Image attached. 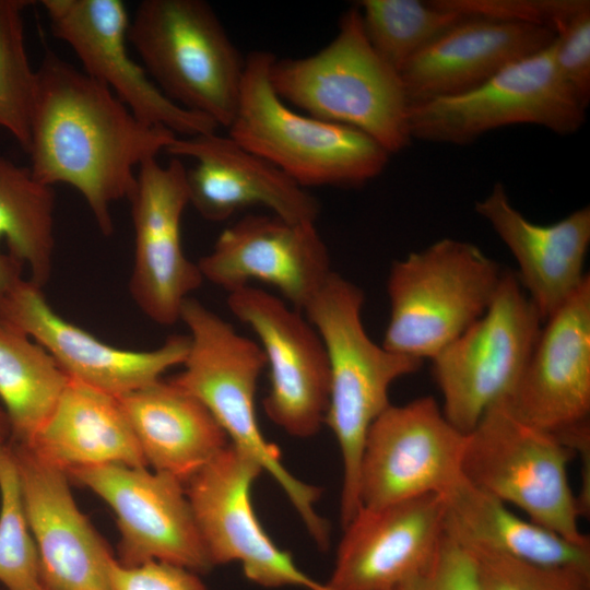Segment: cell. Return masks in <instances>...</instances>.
Returning a JSON list of instances; mask_svg holds the SVG:
<instances>
[{"label":"cell","instance_id":"obj_14","mask_svg":"<svg viewBox=\"0 0 590 590\" xmlns=\"http://www.w3.org/2000/svg\"><path fill=\"white\" fill-rule=\"evenodd\" d=\"M263 472L231 444L186 484L192 514L213 566L237 562L246 578L266 587L328 590L302 571L262 528L251 502Z\"/></svg>","mask_w":590,"mask_h":590},{"label":"cell","instance_id":"obj_38","mask_svg":"<svg viewBox=\"0 0 590 590\" xmlns=\"http://www.w3.org/2000/svg\"><path fill=\"white\" fill-rule=\"evenodd\" d=\"M11 439V427L8 420V416L0 408V445H5Z\"/></svg>","mask_w":590,"mask_h":590},{"label":"cell","instance_id":"obj_31","mask_svg":"<svg viewBox=\"0 0 590 590\" xmlns=\"http://www.w3.org/2000/svg\"><path fill=\"white\" fill-rule=\"evenodd\" d=\"M26 0H0V128L26 152L37 74L24 36Z\"/></svg>","mask_w":590,"mask_h":590},{"label":"cell","instance_id":"obj_7","mask_svg":"<svg viewBox=\"0 0 590 590\" xmlns=\"http://www.w3.org/2000/svg\"><path fill=\"white\" fill-rule=\"evenodd\" d=\"M502 270L476 246L444 238L390 269V317L382 346L418 359L436 356L488 308Z\"/></svg>","mask_w":590,"mask_h":590},{"label":"cell","instance_id":"obj_18","mask_svg":"<svg viewBox=\"0 0 590 590\" xmlns=\"http://www.w3.org/2000/svg\"><path fill=\"white\" fill-rule=\"evenodd\" d=\"M197 263L203 279L228 293L260 281L279 290L300 311L333 272L315 224L274 214L240 219L220 234Z\"/></svg>","mask_w":590,"mask_h":590},{"label":"cell","instance_id":"obj_12","mask_svg":"<svg viewBox=\"0 0 590 590\" xmlns=\"http://www.w3.org/2000/svg\"><path fill=\"white\" fill-rule=\"evenodd\" d=\"M66 473L115 512L120 531L117 560L121 565L158 560L196 574L213 567L184 483L177 477L122 463L73 468Z\"/></svg>","mask_w":590,"mask_h":590},{"label":"cell","instance_id":"obj_11","mask_svg":"<svg viewBox=\"0 0 590 590\" xmlns=\"http://www.w3.org/2000/svg\"><path fill=\"white\" fill-rule=\"evenodd\" d=\"M467 434L433 397L390 404L370 425L358 474L359 505L379 508L430 494L444 495L462 477Z\"/></svg>","mask_w":590,"mask_h":590},{"label":"cell","instance_id":"obj_26","mask_svg":"<svg viewBox=\"0 0 590 590\" xmlns=\"http://www.w3.org/2000/svg\"><path fill=\"white\" fill-rule=\"evenodd\" d=\"M25 447L64 472L106 463L148 465L118 398L71 378Z\"/></svg>","mask_w":590,"mask_h":590},{"label":"cell","instance_id":"obj_20","mask_svg":"<svg viewBox=\"0 0 590 590\" xmlns=\"http://www.w3.org/2000/svg\"><path fill=\"white\" fill-rule=\"evenodd\" d=\"M28 527L39 558L43 590H110L115 557L79 509L67 473L23 445L9 442Z\"/></svg>","mask_w":590,"mask_h":590},{"label":"cell","instance_id":"obj_19","mask_svg":"<svg viewBox=\"0 0 590 590\" xmlns=\"http://www.w3.org/2000/svg\"><path fill=\"white\" fill-rule=\"evenodd\" d=\"M0 319L43 346L69 378L122 397L161 379L184 363L189 335L175 334L152 351H129L106 344L64 320L46 302L42 287L21 279L9 293Z\"/></svg>","mask_w":590,"mask_h":590},{"label":"cell","instance_id":"obj_8","mask_svg":"<svg viewBox=\"0 0 590 590\" xmlns=\"http://www.w3.org/2000/svg\"><path fill=\"white\" fill-rule=\"evenodd\" d=\"M575 453L556 436L523 423L497 402L467 434L462 475L531 521L574 543L590 544L579 527L585 511L569 483Z\"/></svg>","mask_w":590,"mask_h":590},{"label":"cell","instance_id":"obj_21","mask_svg":"<svg viewBox=\"0 0 590 590\" xmlns=\"http://www.w3.org/2000/svg\"><path fill=\"white\" fill-rule=\"evenodd\" d=\"M328 590H392L424 569L445 535V500L424 495L361 506L343 527Z\"/></svg>","mask_w":590,"mask_h":590},{"label":"cell","instance_id":"obj_13","mask_svg":"<svg viewBox=\"0 0 590 590\" xmlns=\"http://www.w3.org/2000/svg\"><path fill=\"white\" fill-rule=\"evenodd\" d=\"M523 423L589 450L590 278L545 322L511 392L502 401Z\"/></svg>","mask_w":590,"mask_h":590},{"label":"cell","instance_id":"obj_16","mask_svg":"<svg viewBox=\"0 0 590 590\" xmlns=\"http://www.w3.org/2000/svg\"><path fill=\"white\" fill-rule=\"evenodd\" d=\"M52 34L68 44L83 71L109 88L142 122L177 137L215 132L209 117L167 98L127 48L130 17L121 0H43Z\"/></svg>","mask_w":590,"mask_h":590},{"label":"cell","instance_id":"obj_5","mask_svg":"<svg viewBox=\"0 0 590 590\" xmlns=\"http://www.w3.org/2000/svg\"><path fill=\"white\" fill-rule=\"evenodd\" d=\"M275 56L255 50L245 58L236 114L228 137L268 161L303 188L355 187L379 176L390 154L364 132L298 114L270 81Z\"/></svg>","mask_w":590,"mask_h":590},{"label":"cell","instance_id":"obj_6","mask_svg":"<svg viewBox=\"0 0 590 590\" xmlns=\"http://www.w3.org/2000/svg\"><path fill=\"white\" fill-rule=\"evenodd\" d=\"M128 40L162 93L228 128L238 106L243 59L203 0H143Z\"/></svg>","mask_w":590,"mask_h":590},{"label":"cell","instance_id":"obj_33","mask_svg":"<svg viewBox=\"0 0 590 590\" xmlns=\"http://www.w3.org/2000/svg\"><path fill=\"white\" fill-rule=\"evenodd\" d=\"M481 590H590V569L551 567L510 557L470 552Z\"/></svg>","mask_w":590,"mask_h":590},{"label":"cell","instance_id":"obj_9","mask_svg":"<svg viewBox=\"0 0 590 590\" xmlns=\"http://www.w3.org/2000/svg\"><path fill=\"white\" fill-rule=\"evenodd\" d=\"M542 323L517 275L504 270L484 315L432 358L442 413L457 429L469 434L492 405L511 392Z\"/></svg>","mask_w":590,"mask_h":590},{"label":"cell","instance_id":"obj_36","mask_svg":"<svg viewBox=\"0 0 590 590\" xmlns=\"http://www.w3.org/2000/svg\"><path fill=\"white\" fill-rule=\"evenodd\" d=\"M392 590H481L472 554L446 533L429 564Z\"/></svg>","mask_w":590,"mask_h":590},{"label":"cell","instance_id":"obj_17","mask_svg":"<svg viewBox=\"0 0 590 590\" xmlns=\"http://www.w3.org/2000/svg\"><path fill=\"white\" fill-rule=\"evenodd\" d=\"M129 201L134 228L131 296L152 321L174 324L185 299L204 280L181 244V217L189 203L186 167L177 157L166 166L156 157L145 160Z\"/></svg>","mask_w":590,"mask_h":590},{"label":"cell","instance_id":"obj_3","mask_svg":"<svg viewBox=\"0 0 590 590\" xmlns=\"http://www.w3.org/2000/svg\"><path fill=\"white\" fill-rule=\"evenodd\" d=\"M363 291L332 272L303 310L326 349L330 388L324 424L334 434L343 462L340 514L346 526L359 509L358 474L367 432L390 405L397 379L417 371L423 361L388 351L366 333Z\"/></svg>","mask_w":590,"mask_h":590},{"label":"cell","instance_id":"obj_1","mask_svg":"<svg viewBox=\"0 0 590 590\" xmlns=\"http://www.w3.org/2000/svg\"><path fill=\"white\" fill-rule=\"evenodd\" d=\"M36 74L26 151L31 173L46 186L76 189L108 236L114 231L110 206L131 199L135 167L177 135L139 120L109 88L51 51Z\"/></svg>","mask_w":590,"mask_h":590},{"label":"cell","instance_id":"obj_2","mask_svg":"<svg viewBox=\"0 0 590 590\" xmlns=\"http://www.w3.org/2000/svg\"><path fill=\"white\" fill-rule=\"evenodd\" d=\"M179 320L189 330L190 344L184 369L170 381L205 405L229 444L272 476L314 541L327 547L329 523L315 509L320 488L302 482L283 465L279 448L266 439L257 421L255 394L266 367L262 349L196 298L185 299Z\"/></svg>","mask_w":590,"mask_h":590},{"label":"cell","instance_id":"obj_35","mask_svg":"<svg viewBox=\"0 0 590 590\" xmlns=\"http://www.w3.org/2000/svg\"><path fill=\"white\" fill-rule=\"evenodd\" d=\"M553 52L560 76L587 109L590 102V5L556 31Z\"/></svg>","mask_w":590,"mask_h":590},{"label":"cell","instance_id":"obj_24","mask_svg":"<svg viewBox=\"0 0 590 590\" xmlns=\"http://www.w3.org/2000/svg\"><path fill=\"white\" fill-rule=\"evenodd\" d=\"M519 266L518 280L543 322L557 311L589 274L583 264L590 244V208L541 225L526 219L497 182L475 203Z\"/></svg>","mask_w":590,"mask_h":590},{"label":"cell","instance_id":"obj_29","mask_svg":"<svg viewBox=\"0 0 590 590\" xmlns=\"http://www.w3.org/2000/svg\"><path fill=\"white\" fill-rule=\"evenodd\" d=\"M69 380L43 346L0 319V400L11 427L10 442H32Z\"/></svg>","mask_w":590,"mask_h":590},{"label":"cell","instance_id":"obj_23","mask_svg":"<svg viewBox=\"0 0 590 590\" xmlns=\"http://www.w3.org/2000/svg\"><path fill=\"white\" fill-rule=\"evenodd\" d=\"M554 39L546 27L468 15L401 69L408 103L464 94Z\"/></svg>","mask_w":590,"mask_h":590},{"label":"cell","instance_id":"obj_28","mask_svg":"<svg viewBox=\"0 0 590 590\" xmlns=\"http://www.w3.org/2000/svg\"><path fill=\"white\" fill-rule=\"evenodd\" d=\"M52 187L35 179L30 167L0 156V311L26 267L33 284L44 286L54 251Z\"/></svg>","mask_w":590,"mask_h":590},{"label":"cell","instance_id":"obj_15","mask_svg":"<svg viewBox=\"0 0 590 590\" xmlns=\"http://www.w3.org/2000/svg\"><path fill=\"white\" fill-rule=\"evenodd\" d=\"M232 314L258 338L269 367L267 416L288 435L314 436L324 424L330 375L324 345L303 311L251 285L228 293Z\"/></svg>","mask_w":590,"mask_h":590},{"label":"cell","instance_id":"obj_34","mask_svg":"<svg viewBox=\"0 0 590 590\" xmlns=\"http://www.w3.org/2000/svg\"><path fill=\"white\" fill-rule=\"evenodd\" d=\"M446 7L471 16L531 24L554 33L588 0H440Z\"/></svg>","mask_w":590,"mask_h":590},{"label":"cell","instance_id":"obj_27","mask_svg":"<svg viewBox=\"0 0 590 590\" xmlns=\"http://www.w3.org/2000/svg\"><path fill=\"white\" fill-rule=\"evenodd\" d=\"M445 533L469 552L551 567L590 569V544L574 543L481 491L464 477L444 495Z\"/></svg>","mask_w":590,"mask_h":590},{"label":"cell","instance_id":"obj_32","mask_svg":"<svg viewBox=\"0 0 590 590\" xmlns=\"http://www.w3.org/2000/svg\"><path fill=\"white\" fill-rule=\"evenodd\" d=\"M0 582L7 590H43L38 552L9 442L0 445Z\"/></svg>","mask_w":590,"mask_h":590},{"label":"cell","instance_id":"obj_22","mask_svg":"<svg viewBox=\"0 0 590 590\" xmlns=\"http://www.w3.org/2000/svg\"><path fill=\"white\" fill-rule=\"evenodd\" d=\"M164 152L196 162L186 168L189 203L208 221L221 222L253 205L295 223L315 224L319 215L314 196L228 135L176 137Z\"/></svg>","mask_w":590,"mask_h":590},{"label":"cell","instance_id":"obj_37","mask_svg":"<svg viewBox=\"0 0 590 590\" xmlns=\"http://www.w3.org/2000/svg\"><path fill=\"white\" fill-rule=\"evenodd\" d=\"M110 590H206L198 574L158 560L127 567L116 557L109 566Z\"/></svg>","mask_w":590,"mask_h":590},{"label":"cell","instance_id":"obj_4","mask_svg":"<svg viewBox=\"0 0 590 590\" xmlns=\"http://www.w3.org/2000/svg\"><path fill=\"white\" fill-rule=\"evenodd\" d=\"M269 75L284 102L308 116L364 132L390 155L412 140L400 75L373 49L357 5L342 14L327 46L307 57H275Z\"/></svg>","mask_w":590,"mask_h":590},{"label":"cell","instance_id":"obj_10","mask_svg":"<svg viewBox=\"0 0 590 590\" xmlns=\"http://www.w3.org/2000/svg\"><path fill=\"white\" fill-rule=\"evenodd\" d=\"M585 120L586 108L556 68L553 43L464 94L409 107L412 139L455 145L514 125H535L568 135Z\"/></svg>","mask_w":590,"mask_h":590},{"label":"cell","instance_id":"obj_25","mask_svg":"<svg viewBox=\"0 0 590 590\" xmlns=\"http://www.w3.org/2000/svg\"><path fill=\"white\" fill-rule=\"evenodd\" d=\"M146 464L187 483L229 440L205 405L162 378L118 398Z\"/></svg>","mask_w":590,"mask_h":590},{"label":"cell","instance_id":"obj_30","mask_svg":"<svg viewBox=\"0 0 590 590\" xmlns=\"http://www.w3.org/2000/svg\"><path fill=\"white\" fill-rule=\"evenodd\" d=\"M356 5L373 49L398 73L415 55L468 16L440 0H363Z\"/></svg>","mask_w":590,"mask_h":590}]
</instances>
